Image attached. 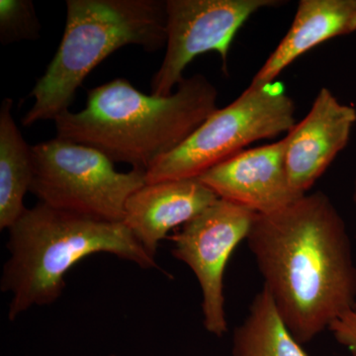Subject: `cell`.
Returning a JSON list of instances; mask_svg holds the SVG:
<instances>
[{
  "instance_id": "obj_1",
  "label": "cell",
  "mask_w": 356,
  "mask_h": 356,
  "mask_svg": "<svg viewBox=\"0 0 356 356\" xmlns=\"http://www.w3.org/2000/svg\"><path fill=\"white\" fill-rule=\"evenodd\" d=\"M278 311L300 343L313 341L356 305L348 228L324 192L257 214L247 238Z\"/></svg>"
},
{
  "instance_id": "obj_2",
  "label": "cell",
  "mask_w": 356,
  "mask_h": 356,
  "mask_svg": "<svg viewBox=\"0 0 356 356\" xmlns=\"http://www.w3.org/2000/svg\"><path fill=\"white\" fill-rule=\"evenodd\" d=\"M217 99V88L200 74L184 77L168 96L144 95L116 79L89 89L83 111L67 110L54 121L58 138L147 172L216 111Z\"/></svg>"
},
{
  "instance_id": "obj_3",
  "label": "cell",
  "mask_w": 356,
  "mask_h": 356,
  "mask_svg": "<svg viewBox=\"0 0 356 356\" xmlns=\"http://www.w3.org/2000/svg\"><path fill=\"white\" fill-rule=\"evenodd\" d=\"M8 232L9 257L0 289L11 296L10 322L32 307L55 303L64 292L65 276L89 255L109 254L140 268H159L123 222L102 221L41 202L26 209Z\"/></svg>"
},
{
  "instance_id": "obj_4",
  "label": "cell",
  "mask_w": 356,
  "mask_h": 356,
  "mask_svg": "<svg viewBox=\"0 0 356 356\" xmlns=\"http://www.w3.org/2000/svg\"><path fill=\"white\" fill-rule=\"evenodd\" d=\"M166 7L161 0H67L64 36L31 95L23 126L55 120L67 111L91 70L129 44L156 51L166 44Z\"/></svg>"
},
{
  "instance_id": "obj_5",
  "label": "cell",
  "mask_w": 356,
  "mask_h": 356,
  "mask_svg": "<svg viewBox=\"0 0 356 356\" xmlns=\"http://www.w3.org/2000/svg\"><path fill=\"white\" fill-rule=\"evenodd\" d=\"M295 111V102L276 83L248 88L158 159L146 172V184L200 177L248 145L289 132L296 124Z\"/></svg>"
},
{
  "instance_id": "obj_6",
  "label": "cell",
  "mask_w": 356,
  "mask_h": 356,
  "mask_svg": "<svg viewBox=\"0 0 356 356\" xmlns=\"http://www.w3.org/2000/svg\"><path fill=\"white\" fill-rule=\"evenodd\" d=\"M30 191L56 209L123 222L129 198L146 184V172H119L95 147L56 138L32 147Z\"/></svg>"
},
{
  "instance_id": "obj_7",
  "label": "cell",
  "mask_w": 356,
  "mask_h": 356,
  "mask_svg": "<svg viewBox=\"0 0 356 356\" xmlns=\"http://www.w3.org/2000/svg\"><path fill=\"white\" fill-rule=\"evenodd\" d=\"M280 0H165L166 51L152 79V95L168 96L197 56L216 51L228 70L229 47L245 21Z\"/></svg>"
},
{
  "instance_id": "obj_8",
  "label": "cell",
  "mask_w": 356,
  "mask_h": 356,
  "mask_svg": "<svg viewBox=\"0 0 356 356\" xmlns=\"http://www.w3.org/2000/svg\"><path fill=\"white\" fill-rule=\"evenodd\" d=\"M254 212L218 199L203 212L168 236L172 254L193 271L202 293L203 325L218 337L228 332L225 311L224 274L229 257L248 234Z\"/></svg>"
},
{
  "instance_id": "obj_9",
  "label": "cell",
  "mask_w": 356,
  "mask_h": 356,
  "mask_svg": "<svg viewBox=\"0 0 356 356\" xmlns=\"http://www.w3.org/2000/svg\"><path fill=\"white\" fill-rule=\"evenodd\" d=\"M285 149L282 138L273 144L245 149L198 178L218 198L255 214H270L302 197L290 184Z\"/></svg>"
},
{
  "instance_id": "obj_10",
  "label": "cell",
  "mask_w": 356,
  "mask_h": 356,
  "mask_svg": "<svg viewBox=\"0 0 356 356\" xmlns=\"http://www.w3.org/2000/svg\"><path fill=\"white\" fill-rule=\"evenodd\" d=\"M356 109L322 88L303 120L287 133L285 159L293 191L307 194L350 142Z\"/></svg>"
},
{
  "instance_id": "obj_11",
  "label": "cell",
  "mask_w": 356,
  "mask_h": 356,
  "mask_svg": "<svg viewBox=\"0 0 356 356\" xmlns=\"http://www.w3.org/2000/svg\"><path fill=\"white\" fill-rule=\"evenodd\" d=\"M199 178L146 184L126 204L123 224L156 259L159 243L218 200Z\"/></svg>"
},
{
  "instance_id": "obj_12",
  "label": "cell",
  "mask_w": 356,
  "mask_h": 356,
  "mask_svg": "<svg viewBox=\"0 0 356 356\" xmlns=\"http://www.w3.org/2000/svg\"><path fill=\"white\" fill-rule=\"evenodd\" d=\"M356 31V0H301L289 30L248 88L274 83L302 55L337 37Z\"/></svg>"
},
{
  "instance_id": "obj_13",
  "label": "cell",
  "mask_w": 356,
  "mask_h": 356,
  "mask_svg": "<svg viewBox=\"0 0 356 356\" xmlns=\"http://www.w3.org/2000/svg\"><path fill=\"white\" fill-rule=\"evenodd\" d=\"M13 100L0 107V229H9L22 216L26 193L33 180L32 147L26 143L13 116Z\"/></svg>"
},
{
  "instance_id": "obj_14",
  "label": "cell",
  "mask_w": 356,
  "mask_h": 356,
  "mask_svg": "<svg viewBox=\"0 0 356 356\" xmlns=\"http://www.w3.org/2000/svg\"><path fill=\"white\" fill-rule=\"evenodd\" d=\"M233 356H308L289 331L266 287L255 295L234 332Z\"/></svg>"
},
{
  "instance_id": "obj_15",
  "label": "cell",
  "mask_w": 356,
  "mask_h": 356,
  "mask_svg": "<svg viewBox=\"0 0 356 356\" xmlns=\"http://www.w3.org/2000/svg\"><path fill=\"white\" fill-rule=\"evenodd\" d=\"M41 25L30 0L0 1V39L2 44L38 38Z\"/></svg>"
},
{
  "instance_id": "obj_16",
  "label": "cell",
  "mask_w": 356,
  "mask_h": 356,
  "mask_svg": "<svg viewBox=\"0 0 356 356\" xmlns=\"http://www.w3.org/2000/svg\"><path fill=\"white\" fill-rule=\"evenodd\" d=\"M329 330L337 343L356 356V305L332 322Z\"/></svg>"
},
{
  "instance_id": "obj_17",
  "label": "cell",
  "mask_w": 356,
  "mask_h": 356,
  "mask_svg": "<svg viewBox=\"0 0 356 356\" xmlns=\"http://www.w3.org/2000/svg\"><path fill=\"white\" fill-rule=\"evenodd\" d=\"M353 200L356 207V177L355 179V184H353Z\"/></svg>"
},
{
  "instance_id": "obj_18",
  "label": "cell",
  "mask_w": 356,
  "mask_h": 356,
  "mask_svg": "<svg viewBox=\"0 0 356 356\" xmlns=\"http://www.w3.org/2000/svg\"><path fill=\"white\" fill-rule=\"evenodd\" d=\"M109 356H118V355H110Z\"/></svg>"
}]
</instances>
